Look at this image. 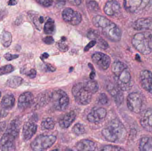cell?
<instances>
[{"label":"cell","instance_id":"obj_6","mask_svg":"<svg viewBox=\"0 0 152 151\" xmlns=\"http://www.w3.org/2000/svg\"><path fill=\"white\" fill-rule=\"evenodd\" d=\"M72 93L76 103L84 105L88 104L91 102L93 95L83 82L75 84L72 88Z\"/></svg>","mask_w":152,"mask_h":151},{"label":"cell","instance_id":"obj_7","mask_svg":"<svg viewBox=\"0 0 152 151\" xmlns=\"http://www.w3.org/2000/svg\"><path fill=\"white\" fill-rule=\"evenodd\" d=\"M50 100L56 111H66L69 104V98L67 94L62 90L58 89L51 94Z\"/></svg>","mask_w":152,"mask_h":151},{"label":"cell","instance_id":"obj_16","mask_svg":"<svg viewBox=\"0 0 152 151\" xmlns=\"http://www.w3.org/2000/svg\"><path fill=\"white\" fill-rule=\"evenodd\" d=\"M34 102V97L31 92L27 91L20 95L18 100V107L20 110H24L30 107Z\"/></svg>","mask_w":152,"mask_h":151},{"label":"cell","instance_id":"obj_18","mask_svg":"<svg viewBox=\"0 0 152 151\" xmlns=\"http://www.w3.org/2000/svg\"><path fill=\"white\" fill-rule=\"evenodd\" d=\"M108 92L110 94L118 105H121L123 103V95L121 90L117 86L113 83H110L107 86Z\"/></svg>","mask_w":152,"mask_h":151},{"label":"cell","instance_id":"obj_27","mask_svg":"<svg viewBox=\"0 0 152 151\" xmlns=\"http://www.w3.org/2000/svg\"><path fill=\"white\" fill-rule=\"evenodd\" d=\"M56 30L55 22L52 19H49L45 24L44 31L45 33L47 35H53L54 33Z\"/></svg>","mask_w":152,"mask_h":151},{"label":"cell","instance_id":"obj_40","mask_svg":"<svg viewBox=\"0 0 152 151\" xmlns=\"http://www.w3.org/2000/svg\"><path fill=\"white\" fill-rule=\"evenodd\" d=\"M33 21H34L33 22L34 24L37 27V28H38L39 25L43 23L44 21V19L43 17H42V16L40 17H34Z\"/></svg>","mask_w":152,"mask_h":151},{"label":"cell","instance_id":"obj_38","mask_svg":"<svg viewBox=\"0 0 152 151\" xmlns=\"http://www.w3.org/2000/svg\"><path fill=\"white\" fill-rule=\"evenodd\" d=\"M96 40L97 41L98 47H100L101 48L104 50L108 48L109 47V44H108V43L105 40H104L102 38L100 37Z\"/></svg>","mask_w":152,"mask_h":151},{"label":"cell","instance_id":"obj_21","mask_svg":"<svg viewBox=\"0 0 152 151\" xmlns=\"http://www.w3.org/2000/svg\"><path fill=\"white\" fill-rule=\"evenodd\" d=\"M76 114L73 111L65 114L61 117L59 121L61 127L63 129L68 128L75 121Z\"/></svg>","mask_w":152,"mask_h":151},{"label":"cell","instance_id":"obj_41","mask_svg":"<svg viewBox=\"0 0 152 151\" xmlns=\"http://www.w3.org/2000/svg\"><path fill=\"white\" fill-rule=\"evenodd\" d=\"M4 58L8 61H12L18 58L19 55L16 54H12L10 53H7L4 56Z\"/></svg>","mask_w":152,"mask_h":151},{"label":"cell","instance_id":"obj_45","mask_svg":"<svg viewBox=\"0 0 152 151\" xmlns=\"http://www.w3.org/2000/svg\"><path fill=\"white\" fill-rule=\"evenodd\" d=\"M72 5L75 6H78L81 4L82 0H67Z\"/></svg>","mask_w":152,"mask_h":151},{"label":"cell","instance_id":"obj_29","mask_svg":"<svg viewBox=\"0 0 152 151\" xmlns=\"http://www.w3.org/2000/svg\"><path fill=\"white\" fill-rule=\"evenodd\" d=\"M85 84L87 88L93 94L96 93L99 90V86L96 81L91 79L85 82Z\"/></svg>","mask_w":152,"mask_h":151},{"label":"cell","instance_id":"obj_42","mask_svg":"<svg viewBox=\"0 0 152 151\" xmlns=\"http://www.w3.org/2000/svg\"><path fill=\"white\" fill-rule=\"evenodd\" d=\"M25 74L30 79H34L36 76L37 72L34 69H32L28 72H26Z\"/></svg>","mask_w":152,"mask_h":151},{"label":"cell","instance_id":"obj_9","mask_svg":"<svg viewBox=\"0 0 152 151\" xmlns=\"http://www.w3.org/2000/svg\"><path fill=\"white\" fill-rule=\"evenodd\" d=\"M128 108L132 112L139 113L142 111L143 101L141 95L137 92L130 93L127 98Z\"/></svg>","mask_w":152,"mask_h":151},{"label":"cell","instance_id":"obj_8","mask_svg":"<svg viewBox=\"0 0 152 151\" xmlns=\"http://www.w3.org/2000/svg\"><path fill=\"white\" fill-rule=\"evenodd\" d=\"M56 140V137L52 135H40L32 142L30 146L33 150L44 151L52 147Z\"/></svg>","mask_w":152,"mask_h":151},{"label":"cell","instance_id":"obj_32","mask_svg":"<svg viewBox=\"0 0 152 151\" xmlns=\"http://www.w3.org/2000/svg\"><path fill=\"white\" fill-rule=\"evenodd\" d=\"M72 131L77 135L79 136L85 134L86 129L82 124L77 123L73 127Z\"/></svg>","mask_w":152,"mask_h":151},{"label":"cell","instance_id":"obj_19","mask_svg":"<svg viewBox=\"0 0 152 151\" xmlns=\"http://www.w3.org/2000/svg\"><path fill=\"white\" fill-rule=\"evenodd\" d=\"M133 28L137 31H152V18H142L137 20L133 24Z\"/></svg>","mask_w":152,"mask_h":151},{"label":"cell","instance_id":"obj_34","mask_svg":"<svg viewBox=\"0 0 152 151\" xmlns=\"http://www.w3.org/2000/svg\"><path fill=\"white\" fill-rule=\"evenodd\" d=\"M87 37L88 39L96 41L100 37V33L97 30L90 29L87 34Z\"/></svg>","mask_w":152,"mask_h":151},{"label":"cell","instance_id":"obj_36","mask_svg":"<svg viewBox=\"0 0 152 151\" xmlns=\"http://www.w3.org/2000/svg\"><path fill=\"white\" fill-rule=\"evenodd\" d=\"M88 8L90 11L97 12L99 9V5L96 1H90L87 4Z\"/></svg>","mask_w":152,"mask_h":151},{"label":"cell","instance_id":"obj_49","mask_svg":"<svg viewBox=\"0 0 152 151\" xmlns=\"http://www.w3.org/2000/svg\"><path fill=\"white\" fill-rule=\"evenodd\" d=\"M49 55L48 53H44L42 55L41 57V59L42 60H44V59H46L47 58L49 57Z\"/></svg>","mask_w":152,"mask_h":151},{"label":"cell","instance_id":"obj_39","mask_svg":"<svg viewBox=\"0 0 152 151\" xmlns=\"http://www.w3.org/2000/svg\"><path fill=\"white\" fill-rule=\"evenodd\" d=\"M37 2L45 7H49L52 5L53 0H36Z\"/></svg>","mask_w":152,"mask_h":151},{"label":"cell","instance_id":"obj_31","mask_svg":"<svg viewBox=\"0 0 152 151\" xmlns=\"http://www.w3.org/2000/svg\"><path fill=\"white\" fill-rule=\"evenodd\" d=\"M97 103L99 104L103 105H110V101L108 96L104 93L100 94L97 97Z\"/></svg>","mask_w":152,"mask_h":151},{"label":"cell","instance_id":"obj_47","mask_svg":"<svg viewBox=\"0 0 152 151\" xmlns=\"http://www.w3.org/2000/svg\"><path fill=\"white\" fill-rule=\"evenodd\" d=\"M46 67L47 71H49V72H54L56 71V68L50 64H47L46 65Z\"/></svg>","mask_w":152,"mask_h":151},{"label":"cell","instance_id":"obj_24","mask_svg":"<svg viewBox=\"0 0 152 151\" xmlns=\"http://www.w3.org/2000/svg\"><path fill=\"white\" fill-rule=\"evenodd\" d=\"M139 149L142 151H152V137H142L139 143Z\"/></svg>","mask_w":152,"mask_h":151},{"label":"cell","instance_id":"obj_26","mask_svg":"<svg viewBox=\"0 0 152 151\" xmlns=\"http://www.w3.org/2000/svg\"><path fill=\"white\" fill-rule=\"evenodd\" d=\"M0 40L3 46L5 48H8L12 42V34L10 32L3 31L0 35Z\"/></svg>","mask_w":152,"mask_h":151},{"label":"cell","instance_id":"obj_22","mask_svg":"<svg viewBox=\"0 0 152 151\" xmlns=\"http://www.w3.org/2000/svg\"><path fill=\"white\" fill-rule=\"evenodd\" d=\"M15 98L12 94H7L3 97L1 102V108L4 110H11L14 106Z\"/></svg>","mask_w":152,"mask_h":151},{"label":"cell","instance_id":"obj_1","mask_svg":"<svg viewBox=\"0 0 152 151\" xmlns=\"http://www.w3.org/2000/svg\"><path fill=\"white\" fill-rule=\"evenodd\" d=\"M92 22L94 26L110 40L113 42L120 40L122 36L121 30L115 23L106 17L97 15L93 18Z\"/></svg>","mask_w":152,"mask_h":151},{"label":"cell","instance_id":"obj_33","mask_svg":"<svg viewBox=\"0 0 152 151\" xmlns=\"http://www.w3.org/2000/svg\"><path fill=\"white\" fill-rule=\"evenodd\" d=\"M14 71V67L12 65H6L0 67V75H4L12 72Z\"/></svg>","mask_w":152,"mask_h":151},{"label":"cell","instance_id":"obj_43","mask_svg":"<svg viewBox=\"0 0 152 151\" xmlns=\"http://www.w3.org/2000/svg\"><path fill=\"white\" fill-rule=\"evenodd\" d=\"M96 41L95 40H93L91 42L89 43L84 48V51H87L90 49V48L94 47V46L96 45Z\"/></svg>","mask_w":152,"mask_h":151},{"label":"cell","instance_id":"obj_23","mask_svg":"<svg viewBox=\"0 0 152 151\" xmlns=\"http://www.w3.org/2000/svg\"><path fill=\"white\" fill-rule=\"evenodd\" d=\"M96 145L95 143L89 140H82L77 144V149L79 151L95 150Z\"/></svg>","mask_w":152,"mask_h":151},{"label":"cell","instance_id":"obj_14","mask_svg":"<svg viewBox=\"0 0 152 151\" xmlns=\"http://www.w3.org/2000/svg\"><path fill=\"white\" fill-rule=\"evenodd\" d=\"M139 79L141 86L145 91L152 94V73L148 70L140 72Z\"/></svg>","mask_w":152,"mask_h":151},{"label":"cell","instance_id":"obj_13","mask_svg":"<svg viewBox=\"0 0 152 151\" xmlns=\"http://www.w3.org/2000/svg\"><path fill=\"white\" fill-rule=\"evenodd\" d=\"M107 115V111L104 108L95 107L88 114L87 118L91 123H98L104 119Z\"/></svg>","mask_w":152,"mask_h":151},{"label":"cell","instance_id":"obj_52","mask_svg":"<svg viewBox=\"0 0 152 151\" xmlns=\"http://www.w3.org/2000/svg\"><path fill=\"white\" fill-rule=\"evenodd\" d=\"M6 115H7V113H5L0 111V119L5 117Z\"/></svg>","mask_w":152,"mask_h":151},{"label":"cell","instance_id":"obj_46","mask_svg":"<svg viewBox=\"0 0 152 151\" xmlns=\"http://www.w3.org/2000/svg\"><path fill=\"white\" fill-rule=\"evenodd\" d=\"M55 1L58 7H62L66 4V0H55Z\"/></svg>","mask_w":152,"mask_h":151},{"label":"cell","instance_id":"obj_17","mask_svg":"<svg viewBox=\"0 0 152 151\" xmlns=\"http://www.w3.org/2000/svg\"><path fill=\"white\" fill-rule=\"evenodd\" d=\"M37 128V125L34 122L29 121L25 123L22 129L24 140L27 141L31 139L36 133Z\"/></svg>","mask_w":152,"mask_h":151},{"label":"cell","instance_id":"obj_25","mask_svg":"<svg viewBox=\"0 0 152 151\" xmlns=\"http://www.w3.org/2000/svg\"><path fill=\"white\" fill-rule=\"evenodd\" d=\"M23 79L18 76H13L9 78L6 81L5 85L11 88L16 89L22 84Z\"/></svg>","mask_w":152,"mask_h":151},{"label":"cell","instance_id":"obj_48","mask_svg":"<svg viewBox=\"0 0 152 151\" xmlns=\"http://www.w3.org/2000/svg\"><path fill=\"white\" fill-rule=\"evenodd\" d=\"M5 127H6V123L5 121L0 122V134L4 131Z\"/></svg>","mask_w":152,"mask_h":151},{"label":"cell","instance_id":"obj_3","mask_svg":"<svg viewBox=\"0 0 152 151\" xmlns=\"http://www.w3.org/2000/svg\"><path fill=\"white\" fill-rule=\"evenodd\" d=\"M102 134L106 141L118 143L125 140L127 131L125 126L118 119H114L102 129Z\"/></svg>","mask_w":152,"mask_h":151},{"label":"cell","instance_id":"obj_20","mask_svg":"<svg viewBox=\"0 0 152 151\" xmlns=\"http://www.w3.org/2000/svg\"><path fill=\"white\" fill-rule=\"evenodd\" d=\"M120 9V4L117 1L110 0L105 4L104 11L106 15L112 16L118 13Z\"/></svg>","mask_w":152,"mask_h":151},{"label":"cell","instance_id":"obj_44","mask_svg":"<svg viewBox=\"0 0 152 151\" xmlns=\"http://www.w3.org/2000/svg\"><path fill=\"white\" fill-rule=\"evenodd\" d=\"M43 41L46 44H51L54 43V39L52 36H47L43 39Z\"/></svg>","mask_w":152,"mask_h":151},{"label":"cell","instance_id":"obj_53","mask_svg":"<svg viewBox=\"0 0 152 151\" xmlns=\"http://www.w3.org/2000/svg\"><path fill=\"white\" fill-rule=\"evenodd\" d=\"M1 91H0V98H1Z\"/></svg>","mask_w":152,"mask_h":151},{"label":"cell","instance_id":"obj_37","mask_svg":"<svg viewBox=\"0 0 152 151\" xmlns=\"http://www.w3.org/2000/svg\"><path fill=\"white\" fill-rule=\"evenodd\" d=\"M102 151H123L124 149H122L121 147L118 146L113 145H105L101 149Z\"/></svg>","mask_w":152,"mask_h":151},{"label":"cell","instance_id":"obj_28","mask_svg":"<svg viewBox=\"0 0 152 151\" xmlns=\"http://www.w3.org/2000/svg\"><path fill=\"white\" fill-rule=\"evenodd\" d=\"M55 121L51 118L44 119L41 124V127L43 130H52L55 127Z\"/></svg>","mask_w":152,"mask_h":151},{"label":"cell","instance_id":"obj_15","mask_svg":"<svg viewBox=\"0 0 152 151\" xmlns=\"http://www.w3.org/2000/svg\"><path fill=\"white\" fill-rule=\"evenodd\" d=\"M140 122L143 128L149 132H152V109L148 108L141 113Z\"/></svg>","mask_w":152,"mask_h":151},{"label":"cell","instance_id":"obj_5","mask_svg":"<svg viewBox=\"0 0 152 151\" xmlns=\"http://www.w3.org/2000/svg\"><path fill=\"white\" fill-rule=\"evenodd\" d=\"M131 43L141 54L149 55L152 51V33H137L134 35Z\"/></svg>","mask_w":152,"mask_h":151},{"label":"cell","instance_id":"obj_51","mask_svg":"<svg viewBox=\"0 0 152 151\" xmlns=\"http://www.w3.org/2000/svg\"><path fill=\"white\" fill-rule=\"evenodd\" d=\"M95 76V72L94 71V72H91L90 74V79H94Z\"/></svg>","mask_w":152,"mask_h":151},{"label":"cell","instance_id":"obj_11","mask_svg":"<svg viewBox=\"0 0 152 151\" xmlns=\"http://www.w3.org/2000/svg\"><path fill=\"white\" fill-rule=\"evenodd\" d=\"M93 62L96 67L102 71H105L110 65V57L108 55L102 52H97L92 56Z\"/></svg>","mask_w":152,"mask_h":151},{"label":"cell","instance_id":"obj_2","mask_svg":"<svg viewBox=\"0 0 152 151\" xmlns=\"http://www.w3.org/2000/svg\"><path fill=\"white\" fill-rule=\"evenodd\" d=\"M111 70L116 85L121 90L127 91L132 88L131 74L126 64L121 61H115L112 65Z\"/></svg>","mask_w":152,"mask_h":151},{"label":"cell","instance_id":"obj_30","mask_svg":"<svg viewBox=\"0 0 152 151\" xmlns=\"http://www.w3.org/2000/svg\"><path fill=\"white\" fill-rule=\"evenodd\" d=\"M51 94L49 93H45L43 94H41L38 98L37 103L39 106H44L45 105L48 103L49 101L50 100Z\"/></svg>","mask_w":152,"mask_h":151},{"label":"cell","instance_id":"obj_35","mask_svg":"<svg viewBox=\"0 0 152 151\" xmlns=\"http://www.w3.org/2000/svg\"><path fill=\"white\" fill-rule=\"evenodd\" d=\"M66 40H63V38L60 41L57 43V46L58 48L61 52H66L69 49V46L65 42Z\"/></svg>","mask_w":152,"mask_h":151},{"label":"cell","instance_id":"obj_50","mask_svg":"<svg viewBox=\"0 0 152 151\" xmlns=\"http://www.w3.org/2000/svg\"><path fill=\"white\" fill-rule=\"evenodd\" d=\"M8 4L9 5H16L17 4V1L16 0H10Z\"/></svg>","mask_w":152,"mask_h":151},{"label":"cell","instance_id":"obj_10","mask_svg":"<svg viewBox=\"0 0 152 151\" xmlns=\"http://www.w3.org/2000/svg\"><path fill=\"white\" fill-rule=\"evenodd\" d=\"M151 0H124L125 9L132 13H138L144 9L150 3Z\"/></svg>","mask_w":152,"mask_h":151},{"label":"cell","instance_id":"obj_4","mask_svg":"<svg viewBox=\"0 0 152 151\" xmlns=\"http://www.w3.org/2000/svg\"><path fill=\"white\" fill-rule=\"evenodd\" d=\"M20 123L18 120H13L10 123L0 139V150L4 151L16 150V139L19 134Z\"/></svg>","mask_w":152,"mask_h":151},{"label":"cell","instance_id":"obj_12","mask_svg":"<svg viewBox=\"0 0 152 151\" xmlns=\"http://www.w3.org/2000/svg\"><path fill=\"white\" fill-rule=\"evenodd\" d=\"M62 17L64 21L72 25H79L82 20L80 13L70 8H66L63 10Z\"/></svg>","mask_w":152,"mask_h":151}]
</instances>
